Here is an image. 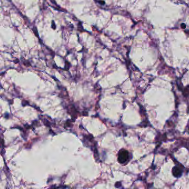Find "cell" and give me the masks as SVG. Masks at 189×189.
<instances>
[{"label": "cell", "instance_id": "obj_3", "mask_svg": "<svg viewBox=\"0 0 189 189\" xmlns=\"http://www.w3.org/2000/svg\"><path fill=\"white\" fill-rule=\"evenodd\" d=\"M181 27H182V28H185L186 27V25L183 24H181Z\"/></svg>", "mask_w": 189, "mask_h": 189}, {"label": "cell", "instance_id": "obj_2", "mask_svg": "<svg viewBox=\"0 0 189 189\" xmlns=\"http://www.w3.org/2000/svg\"><path fill=\"white\" fill-rule=\"evenodd\" d=\"M182 173H183V172H182L181 169L177 166H175L172 169V174L174 177H181V175H182Z\"/></svg>", "mask_w": 189, "mask_h": 189}, {"label": "cell", "instance_id": "obj_1", "mask_svg": "<svg viewBox=\"0 0 189 189\" xmlns=\"http://www.w3.org/2000/svg\"><path fill=\"white\" fill-rule=\"evenodd\" d=\"M129 154L127 150L123 149L119 152L118 161L120 163L124 164L125 163H127L129 160Z\"/></svg>", "mask_w": 189, "mask_h": 189}]
</instances>
